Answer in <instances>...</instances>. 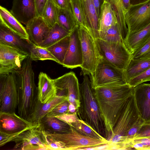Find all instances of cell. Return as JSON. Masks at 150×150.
Instances as JSON below:
<instances>
[{
    "label": "cell",
    "instance_id": "cell-45",
    "mask_svg": "<svg viewBox=\"0 0 150 150\" xmlns=\"http://www.w3.org/2000/svg\"><path fill=\"white\" fill-rule=\"evenodd\" d=\"M36 8V17H42V13L48 0H34Z\"/></svg>",
    "mask_w": 150,
    "mask_h": 150
},
{
    "label": "cell",
    "instance_id": "cell-46",
    "mask_svg": "<svg viewBox=\"0 0 150 150\" xmlns=\"http://www.w3.org/2000/svg\"><path fill=\"white\" fill-rule=\"evenodd\" d=\"M57 8L64 9L71 8V0H52Z\"/></svg>",
    "mask_w": 150,
    "mask_h": 150
},
{
    "label": "cell",
    "instance_id": "cell-31",
    "mask_svg": "<svg viewBox=\"0 0 150 150\" xmlns=\"http://www.w3.org/2000/svg\"><path fill=\"white\" fill-rule=\"evenodd\" d=\"M69 35L46 48L54 57L58 62V63L62 65L69 45L70 39Z\"/></svg>",
    "mask_w": 150,
    "mask_h": 150
},
{
    "label": "cell",
    "instance_id": "cell-15",
    "mask_svg": "<svg viewBox=\"0 0 150 150\" xmlns=\"http://www.w3.org/2000/svg\"><path fill=\"white\" fill-rule=\"evenodd\" d=\"M34 124L15 112H0V132L11 134L23 132Z\"/></svg>",
    "mask_w": 150,
    "mask_h": 150
},
{
    "label": "cell",
    "instance_id": "cell-29",
    "mask_svg": "<svg viewBox=\"0 0 150 150\" xmlns=\"http://www.w3.org/2000/svg\"><path fill=\"white\" fill-rule=\"evenodd\" d=\"M71 32L56 23L50 28L49 33L47 38L38 46L47 48L69 35Z\"/></svg>",
    "mask_w": 150,
    "mask_h": 150
},
{
    "label": "cell",
    "instance_id": "cell-43",
    "mask_svg": "<svg viewBox=\"0 0 150 150\" xmlns=\"http://www.w3.org/2000/svg\"><path fill=\"white\" fill-rule=\"evenodd\" d=\"M150 137V122H144L136 134L134 139Z\"/></svg>",
    "mask_w": 150,
    "mask_h": 150
},
{
    "label": "cell",
    "instance_id": "cell-2",
    "mask_svg": "<svg viewBox=\"0 0 150 150\" xmlns=\"http://www.w3.org/2000/svg\"><path fill=\"white\" fill-rule=\"evenodd\" d=\"M32 61L28 57L23 61L21 69L14 71L18 91V113L28 121L39 101Z\"/></svg>",
    "mask_w": 150,
    "mask_h": 150
},
{
    "label": "cell",
    "instance_id": "cell-14",
    "mask_svg": "<svg viewBox=\"0 0 150 150\" xmlns=\"http://www.w3.org/2000/svg\"><path fill=\"white\" fill-rule=\"evenodd\" d=\"M69 35V44L62 65L67 68L73 69L80 67L83 64L79 25L76 26L71 31Z\"/></svg>",
    "mask_w": 150,
    "mask_h": 150
},
{
    "label": "cell",
    "instance_id": "cell-34",
    "mask_svg": "<svg viewBox=\"0 0 150 150\" xmlns=\"http://www.w3.org/2000/svg\"><path fill=\"white\" fill-rule=\"evenodd\" d=\"M42 17L50 28L52 27L57 23L56 7L52 0H48L43 10Z\"/></svg>",
    "mask_w": 150,
    "mask_h": 150
},
{
    "label": "cell",
    "instance_id": "cell-23",
    "mask_svg": "<svg viewBox=\"0 0 150 150\" xmlns=\"http://www.w3.org/2000/svg\"><path fill=\"white\" fill-rule=\"evenodd\" d=\"M68 100L67 97L57 95L51 101L43 104L39 100L28 121L33 124L40 123L41 120L59 104Z\"/></svg>",
    "mask_w": 150,
    "mask_h": 150
},
{
    "label": "cell",
    "instance_id": "cell-13",
    "mask_svg": "<svg viewBox=\"0 0 150 150\" xmlns=\"http://www.w3.org/2000/svg\"><path fill=\"white\" fill-rule=\"evenodd\" d=\"M125 16L128 33L142 29L150 23V0L131 5Z\"/></svg>",
    "mask_w": 150,
    "mask_h": 150
},
{
    "label": "cell",
    "instance_id": "cell-44",
    "mask_svg": "<svg viewBox=\"0 0 150 150\" xmlns=\"http://www.w3.org/2000/svg\"><path fill=\"white\" fill-rule=\"evenodd\" d=\"M21 132L11 134H6L0 132V146L1 147L9 142H12Z\"/></svg>",
    "mask_w": 150,
    "mask_h": 150
},
{
    "label": "cell",
    "instance_id": "cell-35",
    "mask_svg": "<svg viewBox=\"0 0 150 150\" xmlns=\"http://www.w3.org/2000/svg\"><path fill=\"white\" fill-rule=\"evenodd\" d=\"M71 9L75 19L79 25L87 29L84 14L80 0H71Z\"/></svg>",
    "mask_w": 150,
    "mask_h": 150
},
{
    "label": "cell",
    "instance_id": "cell-6",
    "mask_svg": "<svg viewBox=\"0 0 150 150\" xmlns=\"http://www.w3.org/2000/svg\"><path fill=\"white\" fill-rule=\"evenodd\" d=\"M100 54L112 66L124 71L132 57V52L124 42H111L101 39H96Z\"/></svg>",
    "mask_w": 150,
    "mask_h": 150
},
{
    "label": "cell",
    "instance_id": "cell-24",
    "mask_svg": "<svg viewBox=\"0 0 150 150\" xmlns=\"http://www.w3.org/2000/svg\"><path fill=\"white\" fill-rule=\"evenodd\" d=\"M98 21L99 38L101 39L111 26L117 23L115 14L111 4L106 1L102 6Z\"/></svg>",
    "mask_w": 150,
    "mask_h": 150
},
{
    "label": "cell",
    "instance_id": "cell-28",
    "mask_svg": "<svg viewBox=\"0 0 150 150\" xmlns=\"http://www.w3.org/2000/svg\"><path fill=\"white\" fill-rule=\"evenodd\" d=\"M150 67V60L131 59L124 73L127 83L132 78L137 76Z\"/></svg>",
    "mask_w": 150,
    "mask_h": 150
},
{
    "label": "cell",
    "instance_id": "cell-33",
    "mask_svg": "<svg viewBox=\"0 0 150 150\" xmlns=\"http://www.w3.org/2000/svg\"><path fill=\"white\" fill-rule=\"evenodd\" d=\"M29 57L32 60H51L58 63V62L52 54L46 48L41 47L30 42Z\"/></svg>",
    "mask_w": 150,
    "mask_h": 150
},
{
    "label": "cell",
    "instance_id": "cell-19",
    "mask_svg": "<svg viewBox=\"0 0 150 150\" xmlns=\"http://www.w3.org/2000/svg\"><path fill=\"white\" fill-rule=\"evenodd\" d=\"M38 88V100L42 103L51 101L57 95V89L53 79L45 73H40Z\"/></svg>",
    "mask_w": 150,
    "mask_h": 150
},
{
    "label": "cell",
    "instance_id": "cell-38",
    "mask_svg": "<svg viewBox=\"0 0 150 150\" xmlns=\"http://www.w3.org/2000/svg\"><path fill=\"white\" fill-rule=\"evenodd\" d=\"M150 81V67L143 72L130 79L127 84L130 87L134 88L144 82Z\"/></svg>",
    "mask_w": 150,
    "mask_h": 150
},
{
    "label": "cell",
    "instance_id": "cell-40",
    "mask_svg": "<svg viewBox=\"0 0 150 150\" xmlns=\"http://www.w3.org/2000/svg\"><path fill=\"white\" fill-rule=\"evenodd\" d=\"M132 149L138 150H150V137L134 139L132 141Z\"/></svg>",
    "mask_w": 150,
    "mask_h": 150
},
{
    "label": "cell",
    "instance_id": "cell-41",
    "mask_svg": "<svg viewBox=\"0 0 150 150\" xmlns=\"http://www.w3.org/2000/svg\"><path fill=\"white\" fill-rule=\"evenodd\" d=\"M69 102L68 100L59 104L53 108L46 115L48 117H55L65 113H67Z\"/></svg>",
    "mask_w": 150,
    "mask_h": 150
},
{
    "label": "cell",
    "instance_id": "cell-10",
    "mask_svg": "<svg viewBox=\"0 0 150 150\" xmlns=\"http://www.w3.org/2000/svg\"><path fill=\"white\" fill-rule=\"evenodd\" d=\"M18 103V88L14 71L0 75V112L15 113Z\"/></svg>",
    "mask_w": 150,
    "mask_h": 150
},
{
    "label": "cell",
    "instance_id": "cell-22",
    "mask_svg": "<svg viewBox=\"0 0 150 150\" xmlns=\"http://www.w3.org/2000/svg\"><path fill=\"white\" fill-rule=\"evenodd\" d=\"M0 20L9 29L21 38L30 42L25 28L11 11L1 6H0Z\"/></svg>",
    "mask_w": 150,
    "mask_h": 150
},
{
    "label": "cell",
    "instance_id": "cell-9",
    "mask_svg": "<svg viewBox=\"0 0 150 150\" xmlns=\"http://www.w3.org/2000/svg\"><path fill=\"white\" fill-rule=\"evenodd\" d=\"M12 142L13 149L49 150V143L42 125L34 124L20 133Z\"/></svg>",
    "mask_w": 150,
    "mask_h": 150
},
{
    "label": "cell",
    "instance_id": "cell-48",
    "mask_svg": "<svg viewBox=\"0 0 150 150\" xmlns=\"http://www.w3.org/2000/svg\"><path fill=\"white\" fill-rule=\"evenodd\" d=\"M121 1L123 5L125 14L131 6L130 4V0H121Z\"/></svg>",
    "mask_w": 150,
    "mask_h": 150
},
{
    "label": "cell",
    "instance_id": "cell-12",
    "mask_svg": "<svg viewBox=\"0 0 150 150\" xmlns=\"http://www.w3.org/2000/svg\"><path fill=\"white\" fill-rule=\"evenodd\" d=\"M57 95L68 98L69 103L74 105L78 111L80 106L79 84L75 74L72 71L53 79Z\"/></svg>",
    "mask_w": 150,
    "mask_h": 150
},
{
    "label": "cell",
    "instance_id": "cell-47",
    "mask_svg": "<svg viewBox=\"0 0 150 150\" xmlns=\"http://www.w3.org/2000/svg\"><path fill=\"white\" fill-rule=\"evenodd\" d=\"M92 1L95 7L99 21L102 6L105 0H92Z\"/></svg>",
    "mask_w": 150,
    "mask_h": 150
},
{
    "label": "cell",
    "instance_id": "cell-37",
    "mask_svg": "<svg viewBox=\"0 0 150 150\" xmlns=\"http://www.w3.org/2000/svg\"><path fill=\"white\" fill-rule=\"evenodd\" d=\"M131 59L150 60V38L140 47L132 53Z\"/></svg>",
    "mask_w": 150,
    "mask_h": 150
},
{
    "label": "cell",
    "instance_id": "cell-3",
    "mask_svg": "<svg viewBox=\"0 0 150 150\" xmlns=\"http://www.w3.org/2000/svg\"><path fill=\"white\" fill-rule=\"evenodd\" d=\"M84 76L83 81L79 84L80 106L77 114L99 134L105 136L103 122L90 80L87 75Z\"/></svg>",
    "mask_w": 150,
    "mask_h": 150
},
{
    "label": "cell",
    "instance_id": "cell-39",
    "mask_svg": "<svg viewBox=\"0 0 150 150\" xmlns=\"http://www.w3.org/2000/svg\"><path fill=\"white\" fill-rule=\"evenodd\" d=\"M145 122L140 117L137 121L129 129L126 136V142L129 150L132 149V141L142 125Z\"/></svg>",
    "mask_w": 150,
    "mask_h": 150
},
{
    "label": "cell",
    "instance_id": "cell-20",
    "mask_svg": "<svg viewBox=\"0 0 150 150\" xmlns=\"http://www.w3.org/2000/svg\"><path fill=\"white\" fill-rule=\"evenodd\" d=\"M0 42L14 47L29 54L30 42L21 38L0 20Z\"/></svg>",
    "mask_w": 150,
    "mask_h": 150
},
{
    "label": "cell",
    "instance_id": "cell-17",
    "mask_svg": "<svg viewBox=\"0 0 150 150\" xmlns=\"http://www.w3.org/2000/svg\"><path fill=\"white\" fill-rule=\"evenodd\" d=\"M31 42L39 45L47 37L50 28L42 17H36L25 25Z\"/></svg>",
    "mask_w": 150,
    "mask_h": 150
},
{
    "label": "cell",
    "instance_id": "cell-50",
    "mask_svg": "<svg viewBox=\"0 0 150 150\" xmlns=\"http://www.w3.org/2000/svg\"><path fill=\"white\" fill-rule=\"evenodd\" d=\"M149 0H130V2L131 5H134L141 4Z\"/></svg>",
    "mask_w": 150,
    "mask_h": 150
},
{
    "label": "cell",
    "instance_id": "cell-18",
    "mask_svg": "<svg viewBox=\"0 0 150 150\" xmlns=\"http://www.w3.org/2000/svg\"><path fill=\"white\" fill-rule=\"evenodd\" d=\"M11 12L21 23L26 25L36 17L34 0H13Z\"/></svg>",
    "mask_w": 150,
    "mask_h": 150
},
{
    "label": "cell",
    "instance_id": "cell-4",
    "mask_svg": "<svg viewBox=\"0 0 150 150\" xmlns=\"http://www.w3.org/2000/svg\"><path fill=\"white\" fill-rule=\"evenodd\" d=\"M133 93L130 96L122 110L108 140V149L129 150L126 136L129 129L140 117Z\"/></svg>",
    "mask_w": 150,
    "mask_h": 150
},
{
    "label": "cell",
    "instance_id": "cell-25",
    "mask_svg": "<svg viewBox=\"0 0 150 150\" xmlns=\"http://www.w3.org/2000/svg\"><path fill=\"white\" fill-rule=\"evenodd\" d=\"M150 38V23L141 30L128 33L124 43L132 53L144 44Z\"/></svg>",
    "mask_w": 150,
    "mask_h": 150
},
{
    "label": "cell",
    "instance_id": "cell-11",
    "mask_svg": "<svg viewBox=\"0 0 150 150\" xmlns=\"http://www.w3.org/2000/svg\"><path fill=\"white\" fill-rule=\"evenodd\" d=\"M29 54L0 42V75L7 74L21 69Z\"/></svg>",
    "mask_w": 150,
    "mask_h": 150
},
{
    "label": "cell",
    "instance_id": "cell-26",
    "mask_svg": "<svg viewBox=\"0 0 150 150\" xmlns=\"http://www.w3.org/2000/svg\"><path fill=\"white\" fill-rule=\"evenodd\" d=\"M45 132L51 134H62L71 132L69 125L55 117L45 116L40 122Z\"/></svg>",
    "mask_w": 150,
    "mask_h": 150
},
{
    "label": "cell",
    "instance_id": "cell-7",
    "mask_svg": "<svg viewBox=\"0 0 150 150\" xmlns=\"http://www.w3.org/2000/svg\"><path fill=\"white\" fill-rule=\"evenodd\" d=\"M83 57V64L80 67L83 75L90 76L96 70L102 58L95 39L88 30L79 25Z\"/></svg>",
    "mask_w": 150,
    "mask_h": 150
},
{
    "label": "cell",
    "instance_id": "cell-16",
    "mask_svg": "<svg viewBox=\"0 0 150 150\" xmlns=\"http://www.w3.org/2000/svg\"><path fill=\"white\" fill-rule=\"evenodd\" d=\"M133 94L141 117L145 122H150V83L137 85Z\"/></svg>",
    "mask_w": 150,
    "mask_h": 150
},
{
    "label": "cell",
    "instance_id": "cell-27",
    "mask_svg": "<svg viewBox=\"0 0 150 150\" xmlns=\"http://www.w3.org/2000/svg\"><path fill=\"white\" fill-rule=\"evenodd\" d=\"M111 4L115 14L117 23L123 40L128 33L125 12L121 0H105Z\"/></svg>",
    "mask_w": 150,
    "mask_h": 150
},
{
    "label": "cell",
    "instance_id": "cell-1",
    "mask_svg": "<svg viewBox=\"0 0 150 150\" xmlns=\"http://www.w3.org/2000/svg\"><path fill=\"white\" fill-rule=\"evenodd\" d=\"M93 90L104 123L105 138L108 141L122 110L133 93L134 88L127 84L97 87Z\"/></svg>",
    "mask_w": 150,
    "mask_h": 150
},
{
    "label": "cell",
    "instance_id": "cell-30",
    "mask_svg": "<svg viewBox=\"0 0 150 150\" xmlns=\"http://www.w3.org/2000/svg\"><path fill=\"white\" fill-rule=\"evenodd\" d=\"M57 23L67 30L71 31L78 26L71 9L60 8L56 7Z\"/></svg>",
    "mask_w": 150,
    "mask_h": 150
},
{
    "label": "cell",
    "instance_id": "cell-36",
    "mask_svg": "<svg viewBox=\"0 0 150 150\" xmlns=\"http://www.w3.org/2000/svg\"><path fill=\"white\" fill-rule=\"evenodd\" d=\"M101 39L109 42H124L117 23L112 25L107 30Z\"/></svg>",
    "mask_w": 150,
    "mask_h": 150
},
{
    "label": "cell",
    "instance_id": "cell-5",
    "mask_svg": "<svg viewBox=\"0 0 150 150\" xmlns=\"http://www.w3.org/2000/svg\"><path fill=\"white\" fill-rule=\"evenodd\" d=\"M45 133L48 141L56 143L59 146L60 150H82L85 148L104 146L109 143L108 140H102L84 136L71 126V132L69 133Z\"/></svg>",
    "mask_w": 150,
    "mask_h": 150
},
{
    "label": "cell",
    "instance_id": "cell-42",
    "mask_svg": "<svg viewBox=\"0 0 150 150\" xmlns=\"http://www.w3.org/2000/svg\"><path fill=\"white\" fill-rule=\"evenodd\" d=\"M55 117L66 123L71 126L73 123L76 122L79 119L78 116L77 112L72 114L65 113L57 116Z\"/></svg>",
    "mask_w": 150,
    "mask_h": 150
},
{
    "label": "cell",
    "instance_id": "cell-8",
    "mask_svg": "<svg viewBox=\"0 0 150 150\" xmlns=\"http://www.w3.org/2000/svg\"><path fill=\"white\" fill-rule=\"evenodd\" d=\"M92 88L127 84L124 71L111 65L102 58L95 71L91 75Z\"/></svg>",
    "mask_w": 150,
    "mask_h": 150
},
{
    "label": "cell",
    "instance_id": "cell-49",
    "mask_svg": "<svg viewBox=\"0 0 150 150\" xmlns=\"http://www.w3.org/2000/svg\"><path fill=\"white\" fill-rule=\"evenodd\" d=\"M78 111V110L75 106L73 104L69 103L68 110L67 113L72 114L76 112H77Z\"/></svg>",
    "mask_w": 150,
    "mask_h": 150
},
{
    "label": "cell",
    "instance_id": "cell-21",
    "mask_svg": "<svg viewBox=\"0 0 150 150\" xmlns=\"http://www.w3.org/2000/svg\"><path fill=\"white\" fill-rule=\"evenodd\" d=\"M83 9L87 29L95 39L99 38V21L92 0H80Z\"/></svg>",
    "mask_w": 150,
    "mask_h": 150
},
{
    "label": "cell",
    "instance_id": "cell-32",
    "mask_svg": "<svg viewBox=\"0 0 150 150\" xmlns=\"http://www.w3.org/2000/svg\"><path fill=\"white\" fill-rule=\"evenodd\" d=\"M71 126L79 133L84 136L102 140H107L81 119L79 118L73 123Z\"/></svg>",
    "mask_w": 150,
    "mask_h": 150
}]
</instances>
